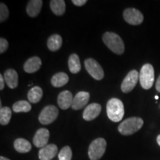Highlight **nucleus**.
<instances>
[{
    "label": "nucleus",
    "mask_w": 160,
    "mask_h": 160,
    "mask_svg": "<svg viewBox=\"0 0 160 160\" xmlns=\"http://www.w3.org/2000/svg\"><path fill=\"white\" fill-rule=\"evenodd\" d=\"M108 117L113 122L122 121L125 114L124 105L121 100L117 98H112L108 102L106 105Z\"/></svg>",
    "instance_id": "obj_1"
},
{
    "label": "nucleus",
    "mask_w": 160,
    "mask_h": 160,
    "mask_svg": "<svg viewBox=\"0 0 160 160\" xmlns=\"http://www.w3.org/2000/svg\"><path fill=\"white\" fill-rule=\"evenodd\" d=\"M102 40L105 45L116 54L122 55L125 51L123 40L117 33L106 32L102 36Z\"/></svg>",
    "instance_id": "obj_2"
},
{
    "label": "nucleus",
    "mask_w": 160,
    "mask_h": 160,
    "mask_svg": "<svg viewBox=\"0 0 160 160\" xmlns=\"http://www.w3.org/2000/svg\"><path fill=\"white\" fill-rule=\"evenodd\" d=\"M144 121L140 117H130L124 120L118 126V131L122 135L130 136L139 131L143 126Z\"/></svg>",
    "instance_id": "obj_3"
},
{
    "label": "nucleus",
    "mask_w": 160,
    "mask_h": 160,
    "mask_svg": "<svg viewBox=\"0 0 160 160\" xmlns=\"http://www.w3.org/2000/svg\"><path fill=\"white\" fill-rule=\"evenodd\" d=\"M154 68L151 64H145L139 72V82L142 88H151L154 82Z\"/></svg>",
    "instance_id": "obj_4"
},
{
    "label": "nucleus",
    "mask_w": 160,
    "mask_h": 160,
    "mask_svg": "<svg viewBox=\"0 0 160 160\" xmlns=\"http://www.w3.org/2000/svg\"><path fill=\"white\" fill-rule=\"evenodd\" d=\"M107 142L103 138H98L91 143L88 148V157L91 160H99L106 150Z\"/></svg>",
    "instance_id": "obj_5"
},
{
    "label": "nucleus",
    "mask_w": 160,
    "mask_h": 160,
    "mask_svg": "<svg viewBox=\"0 0 160 160\" xmlns=\"http://www.w3.org/2000/svg\"><path fill=\"white\" fill-rule=\"evenodd\" d=\"M59 110L54 105H48L44 108L39 116V122L42 125H50L57 119Z\"/></svg>",
    "instance_id": "obj_6"
},
{
    "label": "nucleus",
    "mask_w": 160,
    "mask_h": 160,
    "mask_svg": "<svg viewBox=\"0 0 160 160\" xmlns=\"http://www.w3.org/2000/svg\"><path fill=\"white\" fill-rule=\"evenodd\" d=\"M85 67L88 73L96 80H102L104 78V71L102 66L95 59L89 58L85 61Z\"/></svg>",
    "instance_id": "obj_7"
},
{
    "label": "nucleus",
    "mask_w": 160,
    "mask_h": 160,
    "mask_svg": "<svg viewBox=\"0 0 160 160\" xmlns=\"http://www.w3.org/2000/svg\"><path fill=\"white\" fill-rule=\"evenodd\" d=\"M139 79V73L136 70H132L126 75L121 85V90L123 93H128L133 91Z\"/></svg>",
    "instance_id": "obj_8"
},
{
    "label": "nucleus",
    "mask_w": 160,
    "mask_h": 160,
    "mask_svg": "<svg viewBox=\"0 0 160 160\" xmlns=\"http://www.w3.org/2000/svg\"><path fill=\"white\" fill-rule=\"evenodd\" d=\"M123 18L126 22L132 25H139L143 22L144 16L136 8H127L123 12Z\"/></svg>",
    "instance_id": "obj_9"
},
{
    "label": "nucleus",
    "mask_w": 160,
    "mask_h": 160,
    "mask_svg": "<svg viewBox=\"0 0 160 160\" xmlns=\"http://www.w3.org/2000/svg\"><path fill=\"white\" fill-rule=\"evenodd\" d=\"M50 137V132L46 128H39L36 132L33 139V142L37 148H42L48 145Z\"/></svg>",
    "instance_id": "obj_10"
},
{
    "label": "nucleus",
    "mask_w": 160,
    "mask_h": 160,
    "mask_svg": "<svg viewBox=\"0 0 160 160\" xmlns=\"http://www.w3.org/2000/svg\"><path fill=\"white\" fill-rule=\"evenodd\" d=\"M90 99V93L86 91H80L76 94L73 97V104H72V109L74 111H78L85 107Z\"/></svg>",
    "instance_id": "obj_11"
},
{
    "label": "nucleus",
    "mask_w": 160,
    "mask_h": 160,
    "mask_svg": "<svg viewBox=\"0 0 160 160\" xmlns=\"http://www.w3.org/2000/svg\"><path fill=\"white\" fill-rule=\"evenodd\" d=\"M102 106L98 103H91L85 108L83 112V119L86 121H92L99 115Z\"/></svg>",
    "instance_id": "obj_12"
},
{
    "label": "nucleus",
    "mask_w": 160,
    "mask_h": 160,
    "mask_svg": "<svg viewBox=\"0 0 160 160\" xmlns=\"http://www.w3.org/2000/svg\"><path fill=\"white\" fill-rule=\"evenodd\" d=\"M58 148L54 144H49L39 150V159L40 160H52L57 154Z\"/></svg>",
    "instance_id": "obj_13"
},
{
    "label": "nucleus",
    "mask_w": 160,
    "mask_h": 160,
    "mask_svg": "<svg viewBox=\"0 0 160 160\" xmlns=\"http://www.w3.org/2000/svg\"><path fill=\"white\" fill-rule=\"evenodd\" d=\"M73 101V94L71 91H64L58 96L57 102L58 105L61 109L67 110L71 107Z\"/></svg>",
    "instance_id": "obj_14"
},
{
    "label": "nucleus",
    "mask_w": 160,
    "mask_h": 160,
    "mask_svg": "<svg viewBox=\"0 0 160 160\" xmlns=\"http://www.w3.org/2000/svg\"><path fill=\"white\" fill-rule=\"evenodd\" d=\"M42 65V60L38 57L29 58L24 64L23 68L26 73H33L39 71Z\"/></svg>",
    "instance_id": "obj_15"
},
{
    "label": "nucleus",
    "mask_w": 160,
    "mask_h": 160,
    "mask_svg": "<svg viewBox=\"0 0 160 160\" xmlns=\"http://www.w3.org/2000/svg\"><path fill=\"white\" fill-rule=\"evenodd\" d=\"M4 79L10 88L14 89L18 86L19 77L17 72L14 69H8L4 73Z\"/></svg>",
    "instance_id": "obj_16"
},
{
    "label": "nucleus",
    "mask_w": 160,
    "mask_h": 160,
    "mask_svg": "<svg viewBox=\"0 0 160 160\" xmlns=\"http://www.w3.org/2000/svg\"><path fill=\"white\" fill-rule=\"evenodd\" d=\"M43 2L42 0H31L28 2L26 12L30 17H36L39 15L42 7Z\"/></svg>",
    "instance_id": "obj_17"
},
{
    "label": "nucleus",
    "mask_w": 160,
    "mask_h": 160,
    "mask_svg": "<svg viewBox=\"0 0 160 160\" xmlns=\"http://www.w3.org/2000/svg\"><path fill=\"white\" fill-rule=\"evenodd\" d=\"M69 77L68 74H66L64 72H59L56 73L51 78V85L55 88H60L65 85L68 82Z\"/></svg>",
    "instance_id": "obj_18"
},
{
    "label": "nucleus",
    "mask_w": 160,
    "mask_h": 160,
    "mask_svg": "<svg viewBox=\"0 0 160 160\" xmlns=\"http://www.w3.org/2000/svg\"><path fill=\"white\" fill-rule=\"evenodd\" d=\"M13 146H14L16 151L21 153H28L32 148L31 144L28 140L22 139V138H19V139H16L13 142Z\"/></svg>",
    "instance_id": "obj_19"
},
{
    "label": "nucleus",
    "mask_w": 160,
    "mask_h": 160,
    "mask_svg": "<svg viewBox=\"0 0 160 160\" xmlns=\"http://www.w3.org/2000/svg\"><path fill=\"white\" fill-rule=\"evenodd\" d=\"M52 12L57 16H62L65 12L66 5L64 0H52L50 2Z\"/></svg>",
    "instance_id": "obj_20"
},
{
    "label": "nucleus",
    "mask_w": 160,
    "mask_h": 160,
    "mask_svg": "<svg viewBox=\"0 0 160 160\" xmlns=\"http://www.w3.org/2000/svg\"><path fill=\"white\" fill-rule=\"evenodd\" d=\"M62 38L59 34L52 35L48 39V48L51 51H58L62 47Z\"/></svg>",
    "instance_id": "obj_21"
},
{
    "label": "nucleus",
    "mask_w": 160,
    "mask_h": 160,
    "mask_svg": "<svg viewBox=\"0 0 160 160\" xmlns=\"http://www.w3.org/2000/svg\"><path fill=\"white\" fill-rule=\"evenodd\" d=\"M43 96V91L39 86H35L28 91V98L31 103L37 104L41 100Z\"/></svg>",
    "instance_id": "obj_22"
},
{
    "label": "nucleus",
    "mask_w": 160,
    "mask_h": 160,
    "mask_svg": "<svg viewBox=\"0 0 160 160\" xmlns=\"http://www.w3.org/2000/svg\"><path fill=\"white\" fill-rule=\"evenodd\" d=\"M68 68L72 73H77L81 71L79 57L76 53H72L68 59Z\"/></svg>",
    "instance_id": "obj_23"
},
{
    "label": "nucleus",
    "mask_w": 160,
    "mask_h": 160,
    "mask_svg": "<svg viewBox=\"0 0 160 160\" xmlns=\"http://www.w3.org/2000/svg\"><path fill=\"white\" fill-rule=\"evenodd\" d=\"M31 110V105L29 102L25 100H20L13 105V111L16 113H27Z\"/></svg>",
    "instance_id": "obj_24"
},
{
    "label": "nucleus",
    "mask_w": 160,
    "mask_h": 160,
    "mask_svg": "<svg viewBox=\"0 0 160 160\" xmlns=\"http://www.w3.org/2000/svg\"><path fill=\"white\" fill-rule=\"evenodd\" d=\"M12 116V111L8 107H1L0 109V124L6 125L9 123Z\"/></svg>",
    "instance_id": "obj_25"
},
{
    "label": "nucleus",
    "mask_w": 160,
    "mask_h": 160,
    "mask_svg": "<svg viewBox=\"0 0 160 160\" xmlns=\"http://www.w3.org/2000/svg\"><path fill=\"white\" fill-rule=\"evenodd\" d=\"M72 150L69 146H65L62 148L58 154L59 160H71L72 159Z\"/></svg>",
    "instance_id": "obj_26"
},
{
    "label": "nucleus",
    "mask_w": 160,
    "mask_h": 160,
    "mask_svg": "<svg viewBox=\"0 0 160 160\" xmlns=\"http://www.w3.org/2000/svg\"><path fill=\"white\" fill-rule=\"evenodd\" d=\"M9 17V11L5 4H0V22H3Z\"/></svg>",
    "instance_id": "obj_27"
},
{
    "label": "nucleus",
    "mask_w": 160,
    "mask_h": 160,
    "mask_svg": "<svg viewBox=\"0 0 160 160\" xmlns=\"http://www.w3.org/2000/svg\"><path fill=\"white\" fill-rule=\"evenodd\" d=\"M8 42L4 38H1L0 39V53H3L7 51V49L8 48Z\"/></svg>",
    "instance_id": "obj_28"
},
{
    "label": "nucleus",
    "mask_w": 160,
    "mask_h": 160,
    "mask_svg": "<svg viewBox=\"0 0 160 160\" xmlns=\"http://www.w3.org/2000/svg\"><path fill=\"white\" fill-rule=\"evenodd\" d=\"M86 2H87V0H73L72 1V3H73V5L79 6V7L85 5Z\"/></svg>",
    "instance_id": "obj_29"
},
{
    "label": "nucleus",
    "mask_w": 160,
    "mask_h": 160,
    "mask_svg": "<svg viewBox=\"0 0 160 160\" xmlns=\"http://www.w3.org/2000/svg\"><path fill=\"white\" fill-rule=\"evenodd\" d=\"M5 79H3V76L2 75H0V90L2 91L5 88Z\"/></svg>",
    "instance_id": "obj_30"
},
{
    "label": "nucleus",
    "mask_w": 160,
    "mask_h": 160,
    "mask_svg": "<svg viewBox=\"0 0 160 160\" xmlns=\"http://www.w3.org/2000/svg\"><path fill=\"white\" fill-rule=\"evenodd\" d=\"M156 89H157V91L158 92L160 93V75L159 77H158L157 82H156Z\"/></svg>",
    "instance_id": "obj_31"
},
{
    "label": "nucleus",
    "mask_w": 160,
    "mask_h": 160,
    "mask_svg": "<svg viewBox=\"0 0 160 160\" xmlns=\"http://www.w3.org/2000/svg\"><path fill=\"white\" fill-rule=\"evenodd\" d=\"M157 142L158 143V145H159L160 146V134L158 136L157 138Z\"/></svg>",
    "instance_id": "obj_32"
},
{
    "label": "nucleus",
    "mask_w": 160,
    "mask_h": 160,
    "mask_svg": "<svg viewBox=\"0 0 160 160\" xmlns=\"http://www.w3.org/2000/svg\"><path fill=\"white\" fill-rule=\"evenodd\" d=\"M0 160H10V159H8V158H6V157H0Z\"/></svg>",
    "instance_id": "obj_33"
},
{
    "label": "nucleus",
    "mask_w": 160,
    "mask_h": 160,
    "mask_svg": "<svg viewBox=\"0 0 160 160\" xmlns=\"http://www.w3.org/2000/svg\"><path fill=\"white\" fill-rule=\"evenodd\" d=\"M155 99H159V97H158V96H156Z\"/></svg>",
    "instance_id": "obj_34"
}]
</instances>
